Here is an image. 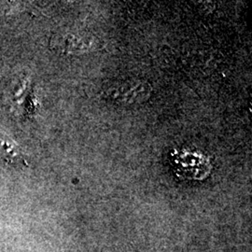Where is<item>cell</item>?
<instances>
[{
  "mask_svg": "<svg viewBox=\"0 0 252 252\" xmlns=\"http://www.w3.org/2000/svg\"><path fill=\"white\" fill-rule=\"evenodd\" d=\"M173 166L180 177L188 180H203L210 173L211 164L202 153L182 151L173 157Z\"/></svg>",
  "mask_w": 252,
  "mask_h": 252,
  "instance_id": "1",
  "label": "cell"
}]
</instances>
